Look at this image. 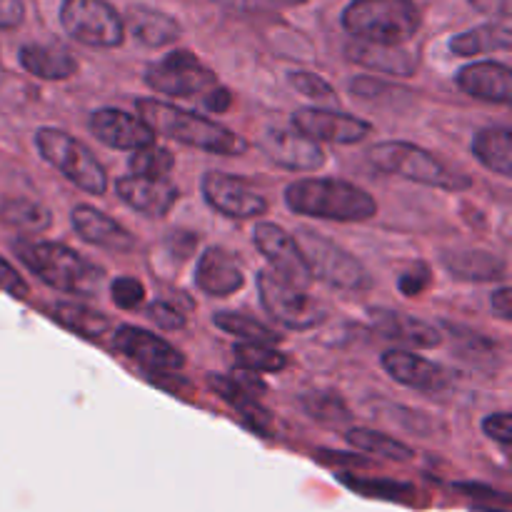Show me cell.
<instances>
[{"label": "cell", "instance_id": "cell-1", "mask_svg": "<svg viewBox=\"0 0 512 512\" xmlns=\"http://www.w3.org/2000/svg\"><path fill=\"white\" fill-rule=\"evenodd\" d=\"M135 108H138V115L150 125L155 135H165V138L190 145V148L225 155V158H238L248 150V140L240 138L238 133L215 123V120L190 113V110L175 108V105L155 98L135 100Z\"/></svg>", "mask_w": 512, "mask_h": 512}, {"label": "cell", "instance_id": "cell-2", "mask_svg": "<svg viewBox=\"0 0 512 512\" xmlns=\"http://www.w3.org/2000/svg\"><path fill=\"white\" fill-rule=\"evenodd\" d=\"M285 205L293 213L335 223H365L378 215V203L368 190L330 178H303L285 188Z\"/></svg>", "mask_w": 512, "mask_h": 512}, {"label": "cell", "instance_id": "cell-3", "mask_svg": "<svg viewBox=\"0 0 512 512\" xmlns=\"http://www.w3.org/2000/svg\"><path fill=\"white\" fill-rule=\"evenodd\" d=\"M15 255L28 270H33L45 285L68 295H90L103 283V268L85 260L78 250L60 243H33L18 240Z\"/></svg>", "mask_w": 512, "mask_h": 512}, {"label": "cell", "instance_id": "cell-4", "mask_svg": "<svg viewBox=\"0 0 512 512\" xmlns=\"http://www.w3.org/2000/svg\"><path fill=\"white\" fill-rule=\"evenodd\" d=\"M340 20L355 40L380 45H405L423 28L415 0H350Z\"/></svg>", "mask_w": 512, "mask_h": 512}, {"label": "cell", "instance_id": "cell-5", "mask_svg": "<svg viewBox=\"0 0 512 512\" xmlns=\"http://www.w3.org/2000/svg\"><path fill=\"white\" fill-rule=\"evenodd\" d=\"M368 160L380 173L398 175V178L413 180V183L430 185L440 190H468L473 180L458 170L448 168L440 158L428 153L425 148L413 143H400V140H388L370 148Z\"/></svg>", "mask_w": 512, "mask_h": 512}, {"label": "cell", "instance_id": "cell-6", "mask_svg": "<svg viewBox=\"0 0 512 512\" xmlns=\"http://www.w3.org/2000/svg\"><path fill=\"white\" fill-rule=\"evenodd\" d=\"M35 148L43 155L45 163L60 170L80 190H85L88 195H105L108 175H105L103 165L95 160V155L80 140L70 138L63 130L40 128L35 133Z\"/></svg>", "mask_w": 512, "mask_h": 512}, {"label": "cell", "instance_id": "cell-7", "mask_svg": "<svg viewBox=\"0 0 512 512\" xmlns=\"http://www.w3.org/2000/svg\"><path fill=\"white\" fill-rule=\"evenodd\" d=\"M295 240L303 250V258L313 280H320V283L338 290H363L370 285L363 263L353 253L340 248L335 240L308 228H300Z\"/></svg>", "mask_w": 512, "mask_h": 512}, {"label": "cell", "instance_id": "cell-8", "mask_svg": "<svg viewBox=\"0 0 512 512\" xmlns=\"http://www.w3.org/2000/svg\"><path fill=\"white\" fill-rule=\"evenodd\" d=\"M258 293L270 318L288 330H313L328 320V310L313 295L285 280L275 270H260Z\"/></svg>", "mask_w": 512, "mask_h": 512}, {"label": "cell", "instance_id": "cell-9", "mask_svg": "<svg viewBox=\"0 0 512 512\" xmlns=\"http://www.w3.org/2000/svg\"><path fill=\"white\" fill-rule=\"evenodd\" d=\"M60 25L88 48H118L125 40V20L108 0H63Z\"/></svg>", "mask_w": 512, "mask_h": 512}, {"label": "cell", "instance_id": "cell-10", "mask_svg": "<svg viewBox=\"0 0 512 512\" xmlns=\"http://www.w3.org/2000/svg\"><path fill=\"white\" fill-rule=\"evenodd\" d=\"M145 83L160 95L200 100L218 85V78H215L213 70L200 63L198 55L188 53V50H173L158 63L148 65Z\"/></svg>", "mask_w": 512, "mask_h": 512}, {"label": "cell", "instance_id": "cell-11", "mask_svg": "<svg viewBox=\"0 0 512 512\" xmlns=\"http://www.w3.org/2000/svg\"><path fill=\"white\" fill-rule=\"evenodd\" d=\"M200 190H203L205 203L225 218L253 220L268 210V200L258 190L250 188V183H245L243 178H235V175L205 173L200 180Z\"/></svg>", "mask_w": 512, "mask_h": 512}, {"label": "cell", "instance_id": "cell-12", "mask_svg": "<svg viewBox=\"0 0 512 512\" xmlns=\"http://www.w3.org/2000/svg\"><path fill=\"white\" fill-rule=\"evenodd\" d=\"M293 128L315 143L355 145L363 143L373 125L348 113H335L325 108H300L293 113Z\"/></svg>", "mask_w": 512, "mask_h": 512}, {"label": "cell", "instance_id": "cell-13", "mask_svg": "<svg viewBox=\"0 0 512 512\" xmlns=\"http://www.w3.org/2000/svg\"><path fill=\"white\" fill-rule=\"evenodd\" d=\"M113 345L125 358H130L140 368L148 370L150 375L175 373V370L185 368V355L175 345H170L168 340L158 338V335L148 333L143 328L123 325V328L115 330Z\"/></svg>", "mask_w": 512, "mask_h": 512}, {"label": "cell", "instance_id": "cell-14", "mask_svg": "<svg viewBox=\"0 0 512 512\" xmlns=\"http://www.w3.org/2000/svg\"><path fill=\"white\" fill-rule=\"evenodd\" d=\"M253 243L265 255V260L273 265L275 273L283 275L285 280L300 285V288H308L313 283L303 250L288 230L275 223H258L253 230Z\"/></svg>", "mask_w": 512, "mask_h": 512}, {"label": "cell", "instance_id": "cell-15", "mask_svg": "<svg viewBox=\"0 0 512 512\" xmlns=\"http://www.w3.org/2000/svg\"><path fill=\"white\" fill-rule=\"evenodd\" d=\"M260 145H263L265 155L275 165H280L285 170H298V173L320 170L325 165V160H328L325 150L315 140L305 138L295 128H268L263 140H260Z\"/></svg>", "mask_w": 512, "mask_h": 512}, {"label": "cell", "instance_id": "cell-16", "mask_svg": "<svg viewBox=\"0 0 512 512\" xmlns=\"http://www.w3.org/2000/svg\"><path fill=\"white\" fill-rule=\"evenodd\" d=\"M88 128L100 143L115 150H135L155 140V133L140 115H130L118 108L95 110L88 120Z\"/></svg>", "mask_w": 512, "mask_h": 512}, {"label": "cell", "instance_id": "cell-17", "mask_svg": "<svg viewBox=\"0 0 512 512\" xmlns=\"http://www.w3.org/2000/svg\"><path fill=\"white\" fill-rule=\"evenodd\" d=\"M380 363H383L385 373L395 383L405 385V388L438 393V390H445L450 385V373L443 365L408 353V350H388V353H383Z\"/></svg>", "mask_w": 512, "mask_h": 512}, {"label": "cell", "instance_id": "cell-18", "mask_svg": "<svg viewBox=\"0 0 512 512\" xmlns=\"http://www.w3.org/2000/svg\"><path fill=\"white\" fill-rule=\"evenodd\" d=\"M118 198L123 200L128 208L138 210V213L148 215V218H165L178 203V188L168 183V178H143V175H123L115 183Z\"/></svg>", "mask_w": 512, "mask_h": 512}, {"label": "cell", "instance_id": "cell-19", "mask_svg": "<svg viewBox=\"0 0 512 512\" xmlns=\"http://www.w3.org/2000/svg\"><path fill=\"white\" fill-rule=\"evenodd\" d=\"M70 223H73L75 233L90 245L113 250V253H130L135 248L133 235L118 220L108 218L93 205H75L73 213H70Z\"/></svg>", "mask_w": 512, "mask_h": 512}, {"label": "cell", "instance_id": "cell-20", "mask_svg": "<svg viewBox=\"0 0 512 512\" xmlns=\"http://www.w3.org/2000/svg\"><path fill=\"white\" fill-rule=\"evenodd\" d=\"M195 283L213 298H228L245 285L243 268L225 248H208L195 268Z\"/></svg>", "mask_w": 512, "mask_h": 512}, {"label": "cell", "instance_id": "cell-21", "mask_svg": "<svg viewBox=\"0 0 512 512\" xmlns=\"http://www.w3.org/2000/svg\"><path fill=\"white\" fill-rule=\"evenodd\" d=\"M370 323L383 338L410 345V348H438V345H443L440 330L425 320L413 318V315L375 308L370 310Z\"/></svg>", "mask_w": 512, "mask_h": 512}, {"label": "cell", "instance_id": "cell-22", "mask_svg": "<svg viewBox=\"0 0 512 512\" xmlns=\"http://www.w3.org/2000/svg\"><path fill=\"white\" fill-rule=\"evenodd\" d=\"M460 90L478 100H488V103L508 105L512 98V73L505 63H495V60H483V63H473L458 73Z\"/></svg>", "mask_w": 512, "mask_h": 512}, {"label": "cell", "instance_id": "cell-23", "mask_svg": "<svg viewBox=\"0 0 512 512\" xmlns=\"http://www.w3.org/2000/svg\"><path fill=\"white\" fill-rule=\"evenodd\" d=\"M353 63L363 65L365 70L383 75H398V78H410L418 73V58L400 45H380L368 43V40H353L345 48Z\"/></svg>", "mask_w": 512, "mask_h": 512}, {"label": "cell", "instance_id": "cell-24", "mask_svg": "<svg viewBox=\"0 0 512 512\" xmlns=\"http://www.w3.org/2000/svg\"><path fill=\"white\" fill-rule=\"evenodd\" d=\"M123 20L125 30H130V35L148 48H163L183 35V28L173 15L148 8V5H133Z\"/></svg>", "mask_w": 512, "mask_h": 512}, {"label": "cell", "instance_id": "cell-25", "mask_svg": "<svg viewBox=\"0 0 512 512\" xmlns=\"http://www.w3.org/2000/svg\"><path fill=\"white\" fill-rule=\"evenodd\" d=\"M20 65L40 80H65L78 70V60L58 43H28L18 53Z\"/></svg>", "mask_w": 512, "mask_h": 512}, {"label": "cell", "instance_id": "cell-26", "mask_svg": "<svg viewBox=\"0 0 512 512\" xmlns=\"http://www.w3.org/2000/svg\"><path fill=\"white\" fill-rule=\"evenodd\" d=\"M443 265L448 273L468 283H495V280H503L508 270L505 260L488 250H453L443 255Z\"/></svg>", "mask_w": 512, "mask_h": 512}, {"label": "cell", "instance_id": "cell-27", "mask_svg": "<svg viewBox=\"0 0 512 512\" xmlns=\"http://www.w3.org/2000/svg\"><path fill=\"white\" fill-rule=\"evenodd\" d=\"M512 48V30L508 18L498 20V23H485L473 30L455 35L450 40V50L460 58H470V55L480 53H495V50H510Z\"/></svg>", "mask_w": 512, "mask_h": 512}, {"label": "cell", "instance_id": "cell-28", "mask_svg": "<svg viewBox=\"0 0 512 512\" xmlns=\"http://www.w3.org/2000/svg\"><path fill=\"white\" fill-rule=\"evenodd\" d=\"M475 158L493 173L510 178L512 175V130L510 128H485L480 130L470 145Z\"/></svg>", "mask_w": 512, "mask_h": 512}, {"label": "cell", "instance_id": "cell-29", "mask_svg": "<svg viewBox=\"0 0 512 512\" xmlns=\"http://www.w3.org/2000/svg\"><path fill=\"white\" fill-rule=\"evenodd\" d=\"M48 313L55 323L85 340H98L105 333H110V320L103 313H98V310L88 308V305L55 303Z\"/></svg>", "mask_w": 512, "mask_h": 512}, {"label": "cell", "instance_id": "cell-30", "mask_svg": "<svg viewBox=\"0 0 512 512\" xmlns=\"http://www.w3.org/2000/svg\"><path fill=\"white\" fill-rule=\"evenodd\" d=\"M345 440H348L353 448L363 450V453L378 455V458H385V460H395V463H408V460L415 458L413 448H408V445L400 443V440L390 438V435L378 433V430L353 428L348 430Z\"/></svg>", "mask_w": 512, "mask_h": 512}, {"label": "cell", "instance_id": "cell-31", "mask_svg": "<svg viewBox=\"0 0 512 512\" xmlns=\"http://www.w3.org/2000/svg\"><path fill=\"white\" fill-rule=\"evenodd\" d=\"M213 323L215 328L225 330L228 335H235V338L245 340V343L275 345L283 340V335L275 333L273 328H268L265 323H260V320L255 318H248V315L243 313H215Z\"/></svg>", "mask_w": 512, "mask_h": 512}, {"label": "cell", "instance_id": "cell-32", "mask_svg": "<svg viewBox=\"0 0 512 512\" xmlns=\"http://www.w3.org/2000/svg\"><path fill=\"white\" fill-rule=\"evenodd\" d=\"M340 483L348 485L355 493L365 495V498L378 500H393V503H410L415 498V490L408 483H398V480L385 478H358V475H340Z\"/></svg>", "mask_w": 512, "mask_h": 512}, {"label": "cell", "instance_id": "cell-33", "mask_svg": "<svg viewBox=\"0 0 512 512\" xmlns=\"http://www.w3.org/2000/svg\"><path fill=\"white\" fill-rule=\"evenodd\" d=\"M233 353L240 368L253 370V373H280L288 368V355L268 343H240L235 345Z\"/></svg>", "mask_w": 512, "mask_h": 512}, {"label": "cell", "instance_id": "cell-34", "mask_svg": "<svg viewBox=\"0 0 512 512\" xmlns=\"http://www.w3.org/2000/svg\"><path fill=\"white\" fill-rule=\"evenodd\" d=\"M128 168L133 175H143V178H158L165 180L170 175V170L175 168V158L168 148H160V145L150 143L143 148L130 150Z\"/></svg>", "mask_w": 512, "mask_h": 512}, {"label": "cell", "instance_id": "cell-35", "mask_svg": "<svg viewBox=\"0 0 512 512\" xmlns=\"http://www.w3.org/2000/svg\"><path fill=\"white\" fill-rule=\"evenodd\" d=\"M0 218L25 233H43L50 228V213L33 200H10L0 210Z\"/></svg>", "mask_w": 512, "mask_h": 512}, {"label": "cell", "instance_id": "cell-36", "mask_svg": "<svg viewBox=\"0 0 512 512\" xmlns=\"http://www.w3.org/2000/svg\"><path fill=\"white\" fill-rule=\"evenodd\" d=\"M303 408L305 413L313 420L325 425H340L350 420V410L345 405V400L335 393H308L303 395Z\"/></svg>", "mask_w": 512, "mask_h": 512}, {"label": "cell", "instance_id": "cell-37", "mask_svg": "<svg viewBox=\"0 0 512 512\" xmlns=\"http://www.w3.org/2000/svg\"><path fill=\"white\" fill-rule=\"evenodd\" d=\"M450 333V338L455 340V345H458V353L460 358L470 360V363H480V360H495L498 358V345L490 343L488 338H483V335L478 333H470V330L465 328H458V325H445Z\"/></svg>", "mask_w": 512, "mask_h": 512}, {"label": "cell", "instance_id": "cell-38", "mask_svg": "<svg viewBox=\"0 0 512 512\" xmlns=\"http://www.w3.org/2000/svg\"><path fill=\"white\" fill-rule=\"evenodd\" d=\"M215 5L225 10H233V13H278V10L298 8L305 5L308 0H213Z\"/></svg>", "mask_w": 512, "mask_h": 512}, {"label": "cell", "instance_id": "cell-39", "mask_svg": "<svg viewBox=\"0 0 512 512\" xmlns=\"http://www.w3.org/2000/svg\"><path fill=\"white\" fill-rule=\"evenodd\" d=\"M110 295H113V303L120 310H135L143 305L145 288L135 278H115L113 285H110Z\"/></svg>", "mask_w": 512, "mask_h": 512}, {"label": "cell", "instance_id": "cell-40", "mask_svg": "<svg viewBox=\"0 0 512 512\" xmlns=\"http://www.w3.org/2000/svg\"><path fill=\"white\" fill-rule=\"evenodd\" d=\"M290 85H293L300 95H308V98L313 100H323V103L335 100L333 85L315 73H293L290 75Z\"/></svg>", "mask_w": 512, "mask_h": 512}, {"label": "cell", "instance_id": "cell-41", "mask_svg": "<svg viewBox=\"0 0 512 512\" xmlns=\"http://www.w3.org/2000/svg\"><path fill=\"white\" fill-rule=\"evenodd\" d=\"M148 318L153 320L158 328L163 330H180L185 328V315L175 308L173 303H165V300H155L148 308Z\"/></svg>", "mask_w": 512, "mask_h": 512}, {"label": "cell", "instance_id": "cell-42", "mask_svg": "<svg viewBox=\"0 0 512 512\" xmlns=\"http://www.w3.org/2000/svg\"><path fill=\"white\" fill-rule=\"evenodd\" d=\"M430 283H433L430 270L425 268V265H415L413 270H408V273L398 280V288L405 298H418L420 293H425V290L430 288Z\"/></svg>", "mask_w": 512, "mask_h": 512}, {"label": "cell", "instance_id": "cell-43", "mask_svg": "<svg viewBox=\"0 0 512 512\" xmlns=\"http://www.w3.org/2000/svg\"><path fill=\"white\" fill-rule=\"evenodd\" d=\"M483 433L488 435L490 440H495V443L503 445V448H510V443H512V418H510V413L488 415V418L483 420Z\"/></svg>", "mask_w": 512, "mask_h": 512}, {"label": "cell", "instance_id": "cell-44", "mask_svg": "<svg viewBox=\"0 0 512 512\" xmlns=\"http://www.w3.org/2000/svg\"><path fill=\"white\" fill-rule=\"evenodd\" d=\"M0 288H3L5 293L15 295V298H25V295H28V283L20 278L18 270H15L5 258H0Z\"/></svg>", "mask_w": 512, "mask_h": 512}, {"label": "cell", "instance_id": "cell-45", "mask_svg": "<svg viewBox=\"0 0 512 512\" xmlns=\"http://www.w3.org/2000/svg\"><path fill=\"white\" fill-rule=\"evenodd\" d=\"M195 245H198L195 233H183V230H178V233H170L168 240H165V248H168L178 260L188 258V255L195 250Z\"/></svg>", "mask_w": 512, "mask_h": 512}, {"label": "cell", "instance_id": "cell-46", "mask_svg": "<svg viewBox=\"0 0 512 512\" xmlns=\"http://www.w3.org/2000/svg\"><path fill=\"white\" fill-rule=\"evenodd\" d=\"M25 18L23 0H0V28H18Z\"/></svg>", "mask_w": 512, "mask_h": 512}, {"label": "cell", "instance_id": "cell-47", "mask_svg": "<svg viewBox=\"0 0 512 512\" xmlns=\"http://www.w3.org/2000/svg\"><path fill=\"white\" fill-rule=\"evenodd\" d=\"M200 103H203L205 110H210V113H225V110L230 108V103H233V95H230V90H225L223 85H215L210 93H205L203 98H200Z\"/></svg>", "mask_w": 512, "mask_h": 512}, {"label": "cell", "instance_id": "cell-48", "mask_svg": "<svg viewBox=\"0 0 512 512\" xmlns=\"http://www.w3.org/2000/svg\"><path fill=\"white\" fill-rule=\"evenodd\" d=\"M455 490H460V493L468 495V498L490 500V503H493V500H500V503H505V505L510 503L508 495L498 493V490H493V488H485V485H480V483H458L455 485Z\"/></svg>", "mask_w": 512, "mask_h": 512}, {"label": "cell", "instance_id": "cell-49", "mask_svg": "<svg viewBox=\"0 0 512 512\" xmlns=\"http://www.w3.org/2000/svg\"><path fill=\"white\" fill-rule=\"evenodd\" d=\"M350 93H355L358 98H380V93H388V85L380 83V80L363 75V78H355L350 83Z\"/></svg>", "mask_w": 512, "mask_h": 512}, {"label": "cell", "instance_id": "cell-50", "mask_svg": "<svg viewBox=\"0 0 512 512\" xmlns=\"http://www.w3.org/2000/svg\"><path fill=\"white\" fill-rule=\"evenodd\" d=\"M490 308L498 313V318L512 320V290L510 288H498L490 295Z\"/></svg>", "mask_w": 512, "mask_h": 512}, {"label": "cell", "instance_id": "cell-51", "mask_svg": "<svg viewBox=\"0 0 512 512\" xmlns=\"http://www.w3.org/2000/svg\"><path fill=\"white\" fill-rule=\"evenodd\" d=\"M320 458L328 460L330 465H333V463H348V465H353V468H355V465H358V468L368 465V460H365V458H350V455H343V453H323Z\"/></svg>", "mask_w": 512, "mask_h": 512}]
</instances>
